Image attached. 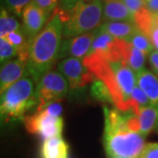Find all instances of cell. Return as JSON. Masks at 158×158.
<instances>
[{"instance_id": "obj_8", "label": "cell", "mask_w": 158, "mask_h": 158, "mask_svg": "<svg viewBox=\"0 0 158 158\" xmlns=\"http://www.w3.org/2000/svg\"><path fill=\"white\" fill-rule=\"evenodd\" d=\"M97 29L81 34L72 38L62 39L61 49L59 54V60L65 58H85L90 51L93 40L96 35Z\"/></svg>"}, {"instance_id": "obj_33", "label": "cell", "mask_w": 158, "mask_h": 158, "mask_svg": "<svg viewBox=\"0 0 158 158\" xmlns=\"http://www.w3.org/2000/svg\"><path fill=\"white\" fill-rule=\"evenodd\" d=\"M101 1H104V2H106V1H109V0H101Z\"/></svg>"}, {"instance_id": "obj_9", "label": "cell", "mask_w": 158, "mask_h": 158, "mask_svg": "<svg viewBox=\"0 0 158 158\" xmlns=\"http://www.w3.org/2000/svg\"><path fill=\"white\" fill-rule=\"evenodd\" d=\"M48 18L50 16L36 6L34 1H32L23 11L22 28L31 44L35 37L44 29L48 22Z\"/></svg>"}, {"instance_id": "obj_30", "label": "cell", "mask_w": 158, "mask_h": 158, "mask_svg": "<svg viewBox=\"0 0 158 158\" xmlns=\"http://www.w3.org/2000/svg\"><path fill=\"white\" fill-rule=\"evenodd\" d=\"M145 7L154 14H157L158 0H145Z\"/></svg>"}, {"instance_id": "obj_22", "label": "cell", "mask_w": 158, "mask_h": 158, "mask_svg": "<svg viewBox=\"0 0 158 158\" xmlns=\"http://www.w3.org/2000/svg\"><path fill=\"white\" fill-rule=\"evenodd\" d=\"M18 57V51L16 48L6 40L0 39V62L1 65Z\"/></svg>"}, {"instance_id": "obj_27", "label": "cell", "mask_w": 158, "mask_h": 158, "mask_svg": "<svg viewBox=\"0 0 158 158\" xmlns=\"http://www.w3.org/2000/svg\"><path fill=\"white\" fill-rule=\"evenodd\" d=\"M43 110H45L47 113H48L53 116L61 117L62 113V106L60 102H52L48 104Z\"/></svg>"}, {"instance_id": "obj_24", "label": "cell", "mask_w": 158, "mask_h": 158, "mask_svg": "<svg viewBox=\"0 0 158 158\" xmlns=\"http://www.w3.org/2000/svg\"><path fill=\"white\" fill-rule=\"evenodd\" d=\"M33 1L36 6L41 8L50 17L59 6V0H33Z\"/></svg>"}, {"instance_id": "obj_12", "label": "cell", "mask_w": 158, "mask_h": 158, "mask_svg": "<svg viewBox=\"0 0 158 158\" xmlns=\"http://www.w3.org/2000/svg\"><path fill=\"white\" fill-rule=\"evenodd\" d=\"M99 28L113 37L125 41H129L138 29L135 22L128 21H108L102 23Z\"/></svg>"}, {"instance_id": "obj_16", "label": "cell", "mask_w": 158, "mask_h": 158, "mask_svg": "<svg viewBox=\"0 0 158 158\" xmlns=\"http://www.w3.org/2000/svg\"><path fill=\"white\" fill-rule=\"evenodd\" d=\"M137 117L140 125V134L146 137L156 128L158 124V108L152 105L142 108Z\"/></svg>"}, {"instance_id": "obj_31", "label": "cell", "mask_w": 158, "mask_h": 158, "mask_svg": "<svg viewBox=\"0 0 158 158\" xmlns=\"http://www.w3.org/2000/svg\"><path fill=\"white\" fill-rule=\"evenodd\" d=\"M155 19H156V21L158 23V13L157 14H155Z\"/></svg>"}, {"instance_id": "obj_4", "label": "cell", "mask_w": 158, "mask_h": 158, "mask_svg": "<svg viewBox=\"0 0 158 158\" xmlns=\"http://www.w3.org/2000/svg\"><path fill=\"white\" fill-rule=\"evenodd\" d=\"M36 84L27 73L1 94V118L5 122L20 120L25 113L36 109Z\"/></svg>"}, {"instance_id": "obj_20", "label": "cell", "mask_w": 158, "mask_h": 158, "mask_svg": "<svg viewBox=\"0 0 158 158\" xmlns=\"http://www.w3.org/2000/svg\"><path fill=\"white\" fill-rule=\"evenodd\" d=\"M90 93L93 98L102 103H107V104H113V98L110 90L102 80L95 79L90 85Z\"/></svg>"}, {"instance_id": "obj_17", "label": "cell", "mask_w": 158, "mask_h": 158, "mask_svg": "<svg viewBox=\"0 0 158 158\" xmlns=\"http://www.w3.org/2000/svg\"><path fill=\"white\" fill-rule=\"evenodd\" d=\"M134 22L137 29L148 37L155 24V14L143 7L134 14Z\"/></svg>"}, {"instance_id": "obj_13", "label": "cell", "mask_w": 158, "mask_h": 158, "mask_svg": "<svg viewBox=\"0 0 158 158\" xmlns=\"http://www.w3.org/2000/svg\"><path fill=\"white\" fill-rule=\"evenodd\" d=\"M137 82L145 92L151 105L158 108V77L155 74L144 69L137 74Z\"/></svg>"}, {"instance_id": "obj_26", "label": "cell", "mask_w": 158, "mask_h": 158, "mask_svg": "<svg viewBox=\"0 0 158 158\" xmlns=\"http://www.w3.org/2000/svg\"><path fill=\"white\" fill-rule=\"evenodd\" d=\"M133 14L145 7V0H122Z\"/></svg>"}, {"instance_id": "obj_5", "label": "cell", "mask_w": 158, "mask_h": 158, "mask_svg": "<svg viewBox=\"0 0 158 158\" xmlns=\"http://www.w3.org/2000/svg\"><path fill=\"white\" fill-rule=\"evenodd\" d=\"M69 89L67 79L58 70L51 69L40 79L36 85L35 98L37 106L34 113L42 111L52 102H59L68 95Z\"/></svg>"}, {"instance_id": "obj_32", "label": "cell", "mask_w": 158, "mask_h": 158, "mask_svg": "<svg viewBox=\"0 0 158 158\" xmlns=\"http://www.w3.org/2000/svg\"><path fill=\"white\" fill-rule=\"evenodd\" d=\"M156 131L157 132V134H158V124H157V126H156Z\"/></svg>"}, {"instance_id": "obj_7", "label": "cell", "mask_w": 158, "mask_h": 158, "mask_svg": "<svg viewBox=\"0 0 158 158\" xmlns=\"http://www.w3.org/2000/svg\"><path fill=\"white\" fill-rule=\"evenodd\" d=\"M57 70L67 79L71 90H81L97 79L78 58L62 59L57 63Z\"/></svg>"}, {"instance_id": "obj_21", "label": "cell", "mask_w": 158, "mask_h": 158, "mask_svg": "<svg viewBox=\"0 0 158 158\" xmlns=\"http://www.w3.org/2000/svg\"><path fill=\"white\" fill-rule=\"evenodd\" d=\"M134 47H135L136 48L140 49L143 53H145L146 55H149L153 50H155L154 46L151 43V41L148 38L147 36L144 34H142L139 30L136 32L135 35L130 39L128 41Z\"/></svg>"}, {"instance_id": "obj_29", "label": "cell", "mask_w": 158, "mask_h": 158, "mask_svg": "<svg viewBox=\"0 0 158 158\" xmlns=\"http://www.w3.org/2000/svg\"><path fill=\"white\" fill-rule=\"evenodd\" d=\"M148 38L151 41L154 48L158 51V23L156 21V19H155V24H154Z\"/></svg>"}, {"instance_id": "obj_6", "label": "cell", "mask_w": 158, "mask_h": 158, "mask_svg": "<svg viewBox=\"0 0 158 158\" xmlns=\"http://www.w3.org/2000/svg\"><path fill=\"white\" fill-rule=\"evenodd\" d=\"M22 120L27 132L33 135H38L44 141L62 136L63 129L62 116H53L45 110H42L38 113L26 115Z\"/></svg>"}, {"instance_id": "obj_3", "label": "cell", "mask_w": 158, "mask_h": 158, "mask_svg": "<svg viewBox=\"0 0 158 158\" xmlns=\"http://www.w3.org/2000/svg\"><path fill=\"white\" fill-rule=\"evenodd\" d=\"M104 5L101 0H81L70 11H56L63 23V39L72 38L98 28L103 21Z\"/></svg>"}, {"instance_id": "obj_10", "label": "cell", "mask_w": 158, "mask_h": 158, "mask_svg": "<svg viewBox=\"0 0 158 158\" xmlns=\"http://www.w3.org/2000/svg\"><path fill=\"white\" fill-rule=\"evenodd\" d=\"M27 73V61L16 57L1 65L0 70V90L1 94L10 86L21 79Z\"/></svg>"}, {"instance_id": "obj_11", "label": "cell", "mask_w": 158, "mask_h": 158, "mask_svg": "<svg viewBox=\"0 0 158 158\" xmlns=\"http://www.w3.org/2000/svg\"><path fill=\"white\" fill-rule=\"evenodd\" d=\"M103 21L134 22V14L122 0H109L104 4Z\"/></svg>"}, {"instance_id": "obj_25", "label": "cell", "mask_w": 158, "mask_h": 158, "mask_svg": "<svg viewBox=\"0 0 158 158\" xmlns=\"http://www.w3.org/2000/svg\"><path fill=\"white\" fill-rule=\"evenodd\" d=\"M137 158H158V142L147 143Z\"/></svg>"}, {"instance_id": "obj_18", "label": "cell", "mask_w": 158, "mask_h": 158, "mask_svg": "<svg viewBox=\"0 0 158 158\" xmlns=\"http://www.w3.org/2000/svg\"><path fill=\"white\" fill-rule=\"evenodd\" d=\"M150 105L151 103L149 101L147 95L145 94V92L141 90V88L139 85H136L135 89L132 91L131 98L128 101L129 111L138 116L142 108L147 107Z\"/></svg>"}, {"instance_id": "obj_14", "label": "cell", "mask_w": 158, "mask_h": 158, "mask_svg": "<svg viewBox=\"0 0 158 158\" xmlns=\"http://www.w3.org/2000/svg\"><path fill=\"white\" fill-rule=\"evenodd\" d=\"M147 55L131 43L125 41L122 45V58L125 63H127L136 74L144 69Z\"/></svg>"}, {"instance_id": "obj_19", "label": "cell", "mask_w": 158, "mask_h": 158, "mask_svg": "<svg viewBox=\"0 0 158 158\" xmlns=\"http://www.w3.org/2000/svg\"><path fill=\"white\" fill-rule=\"evenodd\" d=\"M22 28L19 22L13 16L9 14L6 7H1L0 14V36L1 38L6 37L14 31Z\"/></svg>"}, {"instance_id": "obj_28", "label": "cell", "mask_w": 158, "mask_h": 158, "mask_svg": "<svg viewBox=\"0 0 158 158\" xmlns=\"http://www.w3.org/2000/svg\"><path fill=\"white\" fill-rule=\"evenodd\" d=\"M148 62L151 67L153 73L158 77V51L153 50L148 55Z\"/></svg>"}, {"instance_id": "obj_1", "label": "cell", "mask_w": 158, "mask_h": 158, "mask_svg": "<svg viewBox=\"0 0 158 158\" xmlns=\"http://www.w3.org/2000/svg\"><path fill=\"white\" fill-rule=\"evenodd\" d=\"M105 127L103 144L109 158H137L145 144V136L131 130L127 113L104 107Z\"/></svg>"}, {"instance_id": "obj_15", "label": "cell", "mask_w": 158, "mask_h": 158, "mask_svg": "<svg viewBox=\"0 0 158 158\" xmlns=\"http://www.w3.org/2000/svg\"><path fill=\"white\" fill-rule=\"evenodd\" d=\"M41 158H68L69 146L61 137H54L43 141Z\"/></svg>"}, {"instance_id": "obj_23", "label": "cell", "mask_w": 158, "mask_h": 158, "mask_svg": "<svg viewBox=\"0 0 158 158\" xmlns=\"http://www.w3.org/2000/svg\"><path fill=\"white\" fill-rule=\"evenodd\" d=\"M5 7L8 11L12 12L18 17H22L23 11L33 0H3Z\"/></svg>"}, {"instance_id": "obj_2", "label": "cell", "mask_w": 158, "mask_h": 158, "mask_svg": "<svg viewBox=\"0 0 158 158\" xmlns=\"http://www.w3.org/2000/svg\"><path fill=\"white\" fill-rule=\"evenodd\" d=\"M63 23L56 11L51 15L44 29L33 40L28 59L27 72L35 84L47 72L52 69L59 60L62 39Z\"/></svg>"}]
</instances>
